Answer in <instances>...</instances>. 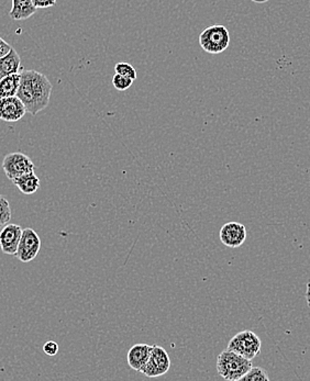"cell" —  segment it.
Here are the masks:
<instances>
[{
  "label": "cell",
  "instance_id": "obj_1",
  "mask_svg": "<svg viewBox=\"0 0 310 381\" xmlns=\"http://www.w3.org/2000/svg\"><path fill=\"white\" fill-rule=\"evenodd\" d=\"M20 74L21 81L16 96L23 101L27 112L37 116L49 106L52 84L45 74L33 69L21 71Z\"/></svg>",
  "mask_w": 310,
  "mask_h": 381
},
{
  "label": "cell",
  "instance_id": "obj_2",
  "mask_svg": "<svg viewBox=\"0 0 310 381\" xmlns=\"http://www.w3.org/2000/svg\"><path fill=\"white\" fill-rule=\"evenodd\" d=\"M251 367L252 361L228 349L220 353L217 358V372L224 380H241L242 377L249 372Z\"/></svg>",
  "mask_w": 310,
  "mask_h": 381
},
{
  "label": "cell",
  "instance_id": "obj_3",
  "mask_svg": "<svg viewBox=\"0 0 310 381\" xmlns=\"http://www.w3.org/2000/svg\"><path fill=\"white\" fill-rule=\"evenodd\" d=\"M200 45L206 53L220 54L229 47V31L224 25H214L206 28L200 33Z\"/></svg>",
  "mask_w": 310,
  "mask_h": 381
},
{
  "label": "cell",
  "instance_id": "obj_4",
  "mask_svg": "<svg viewBox=\"0 0 310 381\" xmlns=\"http://www.w3.org/2000/svg\"><path fill=\"white\" fill-rule=\"evenodd\" d=\"M262 342L260 337L256 333L246 329L242 332L238 333L230 339L229 344L226 349L236 354L241 355L244 358L252 359L256 358L260 352H261Z\"/></svg>",
  "mask_w": 310,
  "mask_h": 381
},
{
  "label": "cell",
  "instance_id": "obj_5",
  "mask_svg": "<svg viewBox=\"0 0 310 381\" xmlns=\"http://www.w3.org/2000/svg\"><path fill=\"white\" fill-rule=\"evenodd\" d=\"M1 168L5 172L8 180H15L16 178L35 172V164L29 156L21 152L9 153L4 158Z\"/></svg>",
  "mask_w": 310,
  "mask_h": 381
},
{
  "label": "cell",
  "instance_id": "obj_6",
  "mask_svg": "<svg viewBox=\"0 0 310 381\" xmlns=\"http://www.w3.org/2000/svg\"><path fill=\"white\" fill-rule=\"evenodd\" d=\"M170 368L171 359L168 352L159 345H153L149 361L140 373L148 378H156L166 374Z\"/></svg>",
  "mask_w": 310,
  "mask_h": 381
},
{
  "label": "cell",
  "instance_id": "obj_7",
  "mask_svg": "<svg viewBox=\"0 0 310 381\" xmlns=\"http://www.w3.org/2000/svg\"><path fill=\"white\" fill-rule=\"evenodd\" d=\"M40 250H41V239L37 232L31 228L23 229L16 257L23 263H29L37 257Z\"/></svg>",
  "mask_w": 310,
  "mask_h": 381
},
{
  "label": "cell",
  "instance_id": "obj_8",
  "mask_svg": "<svg viewBox=\"0 0 310 381\" xmlns=\"http://www.w3.org/2000/svg\"><path fill=\"white\" fill-rule=\"evenodd\" d=\"M246 240V226L239 222H229L220 230V241L226 247L236 249L244 244Z\"/></svg>",
  "mask_w": 310,
  "mask_h": 381
},
{
  "label": "cell",
  "instance_id": "obj_9",
  "mask_svg": "<svg viewBox=\"0 0 310 381\" xmlns=\"http://www.w3.org/2000/svg\"><path fill=\"white\" fill-rule=\"evenodd\" d=\"M23 229L18 224L8 223L0 231V249L4 254L16 255Z\"/></svg>",
  "mask_w": 310,
  "mask_h": 381
},
{
  "label": "cell",
  "instance_id": "obj_10",
  "mask_svg": "<svg viewBox=\"0 0 310 381\" xmlns=\"http://www.w3.org/2000/svg\"><path fill=\"white\" fill-rule=\"evenodd\" d=\"M27 113L25 105L17 96L0 98V120L17 122Z\"/></svg>",
  "mask_w": 310,
  "mask_h": 381
},
{
  "label": "cell",
  "instance_id": "obj_11",
  "mask_svg": "<svg viewBox=\"0 0 310 381\" xmlns=\"http://www.w3.org/2000/svg\"><path fill=\"white\" fill-rule=\"evenodd\" d=\"M151 349L152 346L148 344H136L133 345L129 349L128 355H127V361H128L129 366L136 370L141 372V369L147 364L150 357Z\"/></svg>",
  "mask_w": 310,
  "mask_h": 381
},
{
  "label": "cell",
  "instance_id": "obj_12",
  "mask_svg": "<svg viewBox=\"0 0 310 381\" xmlns=\"http://www.w3.org/2000/svg\"><path fill=\"white\" fill-rule=\"evenodd\" d=\"M37 11L33 0H13V7L10 10V18L16 21H23L33 17Z\"/></svg>",
  "mask_w": 310,
  "mask_h": 381
},
{
  "label": "cell",
  "instance_id": "obj_13",
  "mask_svg": "<svg viewBox=\"0 0 310 381\" xmlns=\"http://www.w3.org/2000/svg\"><path fill=\"white\" fill-rule=\"evenodd\" d=\"M20 66H21V59L13 47L7 55L0 57V79L8 75L19 73Z\"/></svg>",
  "mask_w": 310,
  "mask_h": 381
},
{
  "label": "cell",
  "instance_id": "obj_14",
  "mask_svg": "<svg viewBox=\"0 0 310 381\" xmlns=\"http://www.w3.org/2000/svg\"><path fill=\"white\" fill-rule=\"evenodd\" d=\"M13 182L20 192H23V194H27V196L35 194L40 188V180L35 172L23 175V176L13 180Z\"/></svg>",
  "mask_w": 310,
  "mask_h": 381
},
{
  "label": "cell",
  "instance_id": "obj_15",
  "mask_svg": "<svg viewBox=\"0 0 310 381\" xmlns=\"http://www.w3.org/2000/svg\"><path fill=\"white\" fill-rule=\"evenodd\" d=\"M21 81V74H10L0 79V98H7L17 95Z\"/></svg>",
  "mask_w": 310,
  "mask_h": 381
},
{
  "label": "cell",
  "instance_id": "obj_16",
  "mask_svg": "<svg viewBox=\"0 0 310 381\" xmlns=\"http://www.w3.org/2000/svg\"><path fill=\"white\" fill-rule=\"evenodd\" d=\"M11 213L13 211H11L9 201L4 197L3 194H0V228L9 223L11 220Z\"/></svg>",
  "mask_w": 310,
  "mask_h": 381
},
{
  "label": "cell",
  "instance_id": "obj_17",
  "mask_svg": "<svg viewBox=\"0 0 310 381\" xmlns=\"http://www.w3.org/2000/svg\"><path fill=\"white\" fill-rule=\"evenodd\" d=\"M242 381H268V373L261 367H251L249 372L246 373L241 379Z\"/></svg>",
  "mask_w": 310,
  "mask_h": 381
},
{
  "label": "cell",
  "instance_id": "obj_18",
  "mask_svg": "<svg viewBox=\"0 0 310 381\" xmlns=\"http://www.w3.org/2000/svg\"><path fill=\"white\" fill-rule=\"evenodd\" d=\"M115 71L117 74L123 75V76L129 77V78L136 81L138 77V73H137L136 69L132 65L126 63V61H120L115 65Z\"/></svg>",
  "mask_w": 310,
  "mask_h": 381
},
{
  "label": "cell",
  "instance_id": "obj_19",
  "mask_svg": "<svg viewBox=\"0 0 310 381\" xmlns=\"http://www.w3.org/2000/svg\"><path fill=\"white\" fill-rule=\"evenodd\" d=\"M133 81H134L133 79L123 76V75L117 74V73L113 77V87L119 91H125L130 88L132 86Z\"/></svg>",
  "mask_w": 310,
  "mask_h": 381
},
{
  "label": "cell",
  "instance_id": "obj_20",
  "mask_svg": "<svg viewBox=\"0 0 310 381\" xmlns=\"http://www.w3.org/2000/svg\"><path fill=\"white\" fill-rule=\"evenodd\" d=\"M43 352L47 356H55L59 353V344L57 342H53V341H49L43 346Z\"/></svg>",
  "mask_w": 310,
  "mask_h": 381
},
{
  "label": "cell",
  "instance_id": "obj_21",
  "mask_svg": "<svg viewBox=\"0 0 310 381\" xmlns=\"http://www.w3.org/2000/svg\"><path fill=\"white\" fill-rule=\"evenodd\" d=\"M33 3L37 9H45L55 6L57 0H33Z\"/></svg>",
  "mask_w": 310,
  "mask_h": 381
},
{
  "label": "cell",
  "instance_id": "obj_22",
  "mask_svg": "<svg viewBox=\"0 0 310 381\" xmlns=\"http://www.w3.org/2000/svg\"><path fill=\"white\" fill-rule=\"evenodd\" d=\"M13 47L9 43L6 42L5 40L0 37V57H5L11 51Z\"/></svg>",
  "mask_w": 310,
  "mask_h": 381
},
{
  "label": "cell",
  "instance_id": "obj_23",
  "mask_svg": "<svg viewBox=\"0 0 310 381\" xmlns=\"http://www.w3.org/2000/svg\"><path fill=\"white\" fill-rule=\"evenodd\" d=\"M306 300H307L308 307H310V281L307 283V291H306Z\"/></svg>",
  "mask_w": 310,
  "mask_h": 381
}]
</instances>
